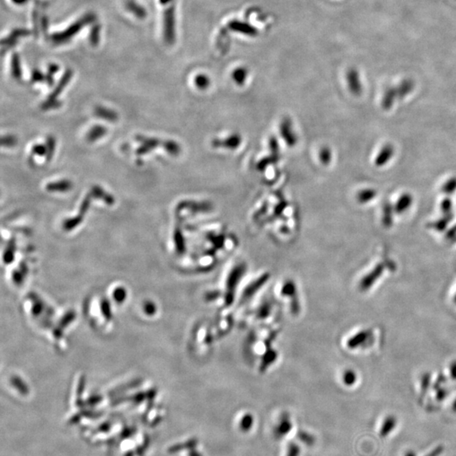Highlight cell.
<instances>
[{"instance_id": "cell-1", "label": "cell", "mask_w": 456, "mask_h": 456, "mask_svg": "<svg viewBox=\"0 0 456 456\" xmlns=\"http://www.w3.org/2000/svg\"><path fill=\"white\" fill-rule=\"evenodd\" d=\"M93 19H94V16H93V15H91V14H88L86 16H84V18H82L80 20H78L77 22L71 25L70 28L65 30V31H63L61 33H57L53 35L52 39H53L54 42H58V43L66 42L67 40L70 39V38H71L73 36H75L77 32H79V31L83 28L84 25H87L89 23L91 22Z\"/></svg>"}, {"instance_id": "cell-2", "label": "cell", "mask_w": 456, "mask_h": 456, "mask_svg": "<svg viewBox=\"0 0 456 456\" xmlns=\"http://www.w3.org/2000/svg\"><path fill=\"white\" fill-rule=\"evenodd\" d=\"M164 37L166 42L172 44L175 41V9L169 5L164 13Z\"/></svg>"}, {"instance_id": "cell-3", "label": "cell", "mask_w": 456, "mask_h": 456, "mask_svg": "<svg viewBox=\"0 0 456 456\" xmlns=\"http://www.w3.org/2000/svg\"><path fill=\"white\" fill-rule=\"evenodd\" d=\"M228 26H229V29L234 32L246 35L248 37H256L258 35V30L253 25L244 22V21L231 20V22L229 23Z\"/></svg>"}, {"instance_id": "cell-4", "label": "cell", "mask_w": 456, "mask_h": 456, "mask_svg": "<svg viewBox=\"0 0 456 456\" xmlns=\"http://www.w3.org/2000/svg\"><path fill=\"white\" fill-rule=\"evenodd\" d=\"M397 426V419L394 416H388L383 420L382 426L380 428V436L381 438H386L395 429Z\"/></svg>"}, {"instance_id": "cell-5", "label": "cell", "mask_w": 456, "mask_h": 456, "mask_svg": "<svg viewBox=\"0 0 456 456\" xmlns=\"http://www.w3.org/2000/svg\"><path fill=\"white\" fill-rule=\"evenodd\" d=\"M247 76H248V71L245 68H238L235 70L232 74L234 80L236 84H243Z\"/></svg>"}, {"instance_id": "cell-6", "label": "cell", "mask_w": 456, "mask_h": 456, "mask_svg": "<svg viewBox=\"0 0 456 456\" xmlns=\"http://www.w3.org/2000/svg\"><path fill=\"white\" fill-rule=\"evenodd\" d=\"M195 83L197 84L198 87H200V89H204V88H206L208 86L210 81H209L207 76L200 75V76H197V78L195 79Z\"/></svg>"}, {"instance_id": "cell-7", "label": "cell", "mask_w": 456, "mask_h": 456, "mask_svg": "<svg viewBox=\"0 0 456 456\" xmlns=\"http://www.w3.org/2000/svg\"><path fill=\"white\" fill-rule=\"evenodd\" d=\"M128 6H129V8H130L131 11L135 12V14H138L139 16L143 17L146 14L143 10V8H141V6L135 4V3H133V2H130Z\"/></svg>"}, {"instance_id": "cell-8", "label": "cell", "mask_w": 456, "mask_h": 456, "mask_svg": "<svg viewBox=\"0 0 456 456\" xmlns=\"http://www.w3.org/2000/svg\"><path fill=\"white\" fill-rule=\"evenodd\" d=\"M444 451H445L444 445H438L437 447L434 448V450H432L429 453L427 454L425 456H440L444 453Z\"/></svg>"}, {"instance_id": "cell-9", "label": "cell", "mask_w": 456, "mask_h": 456, "mask_svg": "<svg viewBox=\"0 0 456 456\" xmlns=\"http://www.w3.org/2000/svg\"><path fill=\"white\" fill-rule=\"evenodd\" d=\"M404 456H417V454L415 451L409 450V451H405Z\"/></svg>"}, {"instance_id": "cell-10", "label": "cell", "mask_w": 456, "mask_h": 456, "mask_svg": "<svg viewBox=\"0 0 456 456\" xmlns=\"http://www.w3.org/2000/svg\"><path fill=\"white\" fill-rule=\"evenodd\" d=\"M160 3L164 4V5H166V4H170V3H172V0H160ZM170 5H172V4H170Z\"/></svg>"}, {"instance_id": "cell-11", "label": "cell", "mask_w": 456, "mask_h": 456, "mask_svg": "<svg viewBox=\"0 0 456 456\" xmlns=\"http://www.w3.org/2000/svg\"><path fill=\"white\" fill-rule=\"evenodd\" d=\"M26 0H13V2L16 3H25Z\"/></svg>"}, {"instance_id": "cell-12", "label": "cell", "mask_w": 456, "mask_h": 456, "mask_svg": "<svg viewBox=\"0 0 456 456\" xmlns=\"http://www.w3.org/2000/svg\"><path fill=\"white\" fill-rule=\"evenodd\" d=\"M453 410H454V411H456V402L454 403V405H453Z\"/></svg>"}]
</instances>
